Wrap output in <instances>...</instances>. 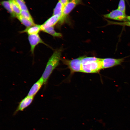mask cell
Masks as SVG:
<instances>
[{
    "mask_svg": "<svg viewBox=\"0 0 130 130\" xmlns=\"http://www.w3.org/2000/svg\"><path fill=\"white\" fill-rule=\"evenodd\" d=\"M61 52L60 49L55 50L49 59L41 77L44 80V84H46L53 71L59 65Z\"/></svg>",
    "mask_w": 130,
    "mask_h": 130,
    "instance_id": "6da1fadb",
    "label": "cell"
},
{
    "mask_svg": "<svg viewBox=\"0 0 130 130\" xmlns=\"http://www.w3.org/2000/svg\"><path fill=\"white\" fill-rule=\"evenodd\" d=\"M82 0H69L64 6L63 13L59 23L61 24L64 22L68 16L77 5L82 4Z\"/></svg>",
    "mask_w": 130,
    "mask_h": 130,
    "instance_id": "7a4b0ae2",
    "label": "cell"
},
{
    "mask_svg": "<svg viewBox=\"0 0 130 130\" xmlns=\"http://www.w3.org/2000/svg\"><path fill=\"white\" fill-rule=\"evenodd\" d=\"M84 56L80 57L71 60L63 58L62 60L63 63L67 66L71 73L72 74L76 72H81V61Z\"/></svg>",
    "mask_w": 130,
    "mask_h": 130,
    "instance_id": "3957f363",
    "label": "cell"
},
{
    "mask_svg": "<svg viewBox=\"0 0 130 130\" xmlns=\"http://www.w3.org/2000/svg\"><path fill=\"white\" fill-rule=\"evenodd\" d=\"M101 59L82 65L81 72L87 73H96L102 69Z\"/></svg>",
    "mask_w": 130,
    "mask_h": 130,
    "instance_id": "277c9868",
    "label": "cell"
},
{
    "mask_svg": "<svg viewBox=\"0 0 130 130\" xmlns=\"http://www.w3.org/2000/svg\"><path fill=\"white\" fill-rule=\"evenodd\" d=\"M104 17L120 21H126L125 13L117 9L113 10L109 13L103 15Z\"/></svg>",
    "mask_w": 130,
    "mask_h": 130,
    "instance_id": "5b68a950",
    "label": "cell"
},
{
    "mask_svg": "<svg viewBox=\"0 0 130 130\" xmlns=\"http://www.w3.org/2000/svg\"><path fill=\"white\" fill-rule=\"evenodd\" d=\"M124 60L123 58L116 59L108 58H101L102 68H107L120 64Z\"/></svg>",
    "mask_w": 130,
    "mask_h": 130,
    "instance_id": "8992f818",
    "label": "cell"
},
{
    "mask_svg": "<svg viewBox=\"0 0 130 130\" xmlns=\"http://www.w3.org/2000/svg\"><path fill=\"white\" fill-rule=\"evenodd\" d=\"M28 39L30 46V51L33 54L35 48L39 44H43L47 46L41 39L38 34L28 35Z\"/></svg>",
    "mask_w": 130,
    "mask_h": 130,
    "instance_id": "52a82bcc",
    "label": "cell"
},
{
    "mask_svg": "<svg viewBox=\"0 0 130 130\" xmlns=\"http://www.w3.org/2000/svg\"><path fill=\"white\" fill-rule=\"evenodd\" d=\"M34 97L28 96L23 99L19 103L16 109L14 112L13 115H15L19 111H23L28 107L32 103Z\"/></svg>",
    "mask_w": 130,
    "mask_h": 130,
    "instance_id": "ba28073f",
    "label": "cell"
},
{
    "mask_svg": "<svg viewBox=\"0 0 130 130\" xmlns=\"http://www.w3.org/2000/svg\"><path fill=\"white\" fill-rule=\"evenodd\" d=\"M44 84V80L41 77L33 84L30 89L27 96L34 97Z\"/></svg>",
    "mask_w": 130,
    "mask_h": 130,
    "instance_id": "9c48e42d",
    "label": "cell"
},
{
    "mask_svg": "<svg viewBox=\"0 0 130 130\" xmlns=\"http://www.w3.org/2000/svg\"><path fill=\"white\" fill-rule=\"evenodd\" d=\"M41 25L36 24L33 26L26 27L20 32L21 33H26L28 35L38 34L41 31Z\"/></svg>",
    "mask_w": 130,
    "mask_h": 130,
    "instance_id": "30bf717a",
    "label": "cell"
},
{
    "mask_svg": "<svg viewBox=\"0 0 130 130\" xmlns=\"http://www.w3.org/2000/svg\"><path fill=\"white\" fill-rule=\"evenodd\" d=\"M60 19V18L58 16L53 15L41 25V26L44 27L54 26Z\"/></svg>",
    "mask_w": 130,
    "mask_h": 130,
    "instance_id": "8fae6325",
    "label": "cell"
},
{
    "mask_svg": "<svg viewBox=\"0 0 130 130\" xmlns=\"http://www.w3.org/2000/svg\"><path fill=\"white\" fill-rule=\"evenodd\" d=\"M41 31L49 34L54 37H61L62 36L61 33L55 31L54 26L44 27L41 26Z\"/></svg>",
    "mask_w": 130,
    "mask_h": 130,
    "instance_id": "7c38bea8",
    "label": "cell"
},
{
    "mask_svg": "<svg viewBox=\"0 0 130 130\" xmlns=\"http://www.w3.org/2000/svg\"><path fill=\"white\" fill-rule=\"evenodd\" d=\"M64 6L59 0L53 9V15L58 16L60 18L62 14Z\"/></svg>",
    "mask_w": 130,
    "mask_h": 130,
    "instance_id": "4fadbf2b",
    "label": "cell"
},
{
    "mask_svg": "<svg viewBox=\"0 0 130 130\" xmlns=\"http://www.w3.org/2000/svg\"><path fill=\"white\" fill-rule=\"evenodd\" d=\"M13 11L16 16L20 15L21 10L15 0H9Z\"/></svg>",
    "mask_w": 130,
    "mask_h": 130,
    "instance_id": "5bb4252c",
    "label": "cell"
},
{
    "mask_svg": "<svg viewBox=\"0 0 130 130\" xmlns=\"http://www.w3.org/2000/svg\"><path fill=\"white\" fill-rule=\"evenodd\" d=\"M16 17L21 23L26 27L31 26L36 24L34 22L24 18L20 15L17 16Z\"/></svg>",
    "mask_w": 130,
    "mask_h": 130,
    "instance_id": "9a60e30c",
    "label": "cell"
},
{
    "mask_svg": "<svg viewBox=\"0 0 130 130\" xmlns=\"http://www.w3.org/2000/svg\"><path fill=\"white\" fill-rule=\"evenodd\" d=\"M1 3L3 6L9 13L12 17H16V16L13 12L9 1H2Z\"/></svg>",
    "mask_w": 130,
    "mask_h": 130,
    "instance_id": "2e32d148",
    "label": "cell"
},
{
    "mask_svg": "<svg viewBox=\"0 0 130 130\" xmlns=\"http://www.w3.org/2000/svg\"><path fill=\"white\" fill-rule=\"evenodd\" d=\"M101 59L100 58L95 57H85L84 56L82 60V65L90 62L98 61Z\"/></svg>",
    "mask_w": 130,
    "mask_h": 130,
    "instance_id": "e0dca14e",
    "label": "cell"
},
{
    "mask_svg": "<svg viewBox=\"0 0 130 130\" xmlns=\"http://www.w3.org/2000/svg\"><path fill=\"white\" fill-rule=\"evenodd\" d=\"M108 25H117L123 26H127L130 27V21H125L123 22H118L113 21L106 20Z\"/></svg>",
    "mask_w": 130,
    "mask_h": 130,
    "instance_id": "ac0fdd59",
    "label": "cell"
},
{
    "mask_svg": "<svg viewBox=\"0 0 130 130\" xmlns=\"http://www.w3.org/2000/svg\"><path fill=\"white\" fill-rule=\"evenodd\" d=\"M20 15L24 18L34 22L32 18L28 11L21 10Z\"/></svg>",
    "mask_w": 130,
    "mask_h": 130,
    "instance_id": "d6986e66",
    "label": "cell"
},
{
    "mask_svg": "<svg viewBox=\"0 0 130 130\" xmlns=\"http://www.w3.org/2000/svg\"><path fill=\"white\" fill-rule=\"evenodd\" d=\"M21 10L28 11V8L23 0H15Z\"/></svg>",
    "mask_w": 130,
    "mask_h": 130,
    "instance_id": "ffe728a7",
    "label": "cell"
},
{
    "mask_svg": "<svg viewBox=\"0 0 130 130\" xmlns=\"http://www.w3.org/2000/svg\"><path fill=\"white\" fill-rule=\"evenodd\" d=\"M117 9L125 13L126 6L124 0H119Z\"/></svg>",
    "mask_w": 130,
    "mask_h": 130,
    "instance_id": "44dd1931",
    "label": "cell"
},
{
    "mask_svg": "<svg viewBox=\"0 0 130 130\" xmlns=\"http://www.w3.org/2000/svg\"><path fill=\"white\" fill-rule=\"evenodd\" d=\"M59 0L64 6L68 2L69 0Z\"/></svg>",
    "mask_w": 130,
    "mask_h": 130,
    "instance_id": "7402d4cb",
    "label": "cell"
},
{
    "mask_svg": "<svg viewBox=\"0 0 130 130\" xmlns=\"http://www.w3.org/2000/svg\"><path fill=\"white\" fill-rule=\"evenodd\" d=\"M127 20L130 21V16H127Z\"/></svg>",
    "mask_w": 130,
    "mask_h": 130,
    "instance_id": "603a6c76",
    "label": "cell"
}]
</instances>
